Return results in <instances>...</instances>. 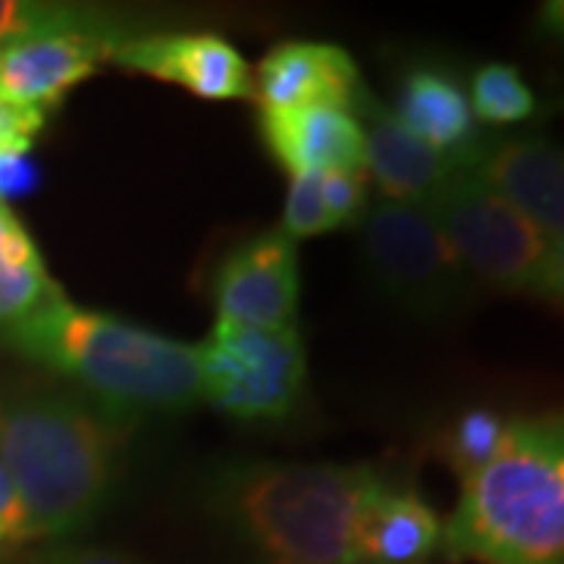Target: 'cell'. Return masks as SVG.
<instances>
[{"label": "cell", "mask_w": 564, "mask_h": 564, "mask_svg": "<svg viewBox=\"0 0 564 564\" xmlns=\"http://www.w3.org/2000/svg\"><path fill=\"white\" fill-rule=\"evenodd\" d=\"M361 88L358 66L343 47L323 41H282L258 63L254 101L261 104V110L311 104L351 110Z\"/></svg>", "instance_id": "obj_14"}, {"label": "cell", "mask_w": 564, "mask_h": 564, "mask_svg": "<svg viewBox=\"0 0 564 564\" xmlns=\"http://www.w3.org/2000/svg\"><path fill=\"white\" fill-rule=\"evenodd\" d=\"M474 282L508 295L549 299L555 245L467 166L430 207Z\"/></svg>", "instance_id": "obj_5"}, {"label": "cell", "mask_w": 564, "mask_h": 564, "mask_svg": "<svg viewBox=\"0 0 564 564\" xmlns=\"http://www.w3.org/2000/svg\"><path fill=\"white\" fill-rule=\"evenodd\" d=\"M383 480L367 464L236 462L207 499L236 533L282 564H358V527Z\"/></svg>", "instance_id": "obj_3"}, {"label": "cell", "mask_w": 564, "mask_h": 564, "mask_svg": "<svg viewBox=\"0 0 564 564\" xmlns=\"http://www.w3.org/2000/svg\"><path fill=\"white\" fill-rule=\"evenodd\" d=\"M540 29L543 35L564 44V0H549L540 10Z\"/></svg>", "instance_id": "obj_27"}, {"label": "cell", "mask_w": 564, "mask_h": 564, "mask_svg": "<svg viewBox=\"0 0 564 564\" xmlns=\"http://www.w3.org/2000/svg\"><path fill=\"white\" fill-rule=\"evenodd\" d=\"M467 170L530 220L549 242L564 245V148L545 135L484 139Z\"/></svg>", "instance_id": "obj_11"}, {"label": "cell", "mask_w": 564, "mask_h": 564, "mask_svg": "<svg viewBox=\"0 0 564 564\" xmlns=\"http://www.w3.org/2000/svg\"><path fill=\"white\" fill-rule=\"evenodd\" d=\"M122 426L79 392L47 383L0 389V458L32 540H69L104 511L117 480Z\"/></svg>", "instance_id": "obj_2"}, {"label": "cell", "mask_w": 564, "mask_h": 564, "mask_svg": "<svg viewBox=\"0 0 564 564\" xmlns=\"http://www.w3.org/2000/svg\"><path fill=\"white\" fill-rule=\"evenodd\" d=\"M443 543L436 511L414 489L383 486L358 527V564H423Z\"/></svg>", "instance_id": "obj_16"}, {"label": "cell", "mask_w": 564, "mask_h": 564, "mask_svg": "<svg viewBox=\"0 0 564 564\" xmlns=\"http://www.w3.org/2000/svg\"><path fill=\"white\" fill-rule=\"evenodd\" d=\"M392 113L408 132L462 166L470 163L486 139L474 120L464 82L440 61H414L404 66L395 82Z\"/></svg>", "instance_id": "obj_13"}, {"label": "cell", "mask_w": 564, "mask_h": 564, "mask_svg": "<svg viewBox=\"0 0 564 564\" xmlns=\"http://www.w3.org/2000/svg\"><path fill=\"white\" fill-rule=\"evenodd\" d=\"M508 426H511V421L502 417L499 411H492V408L464 411L440 433L436 452L462 477L464 484L474 474H480L486 464L499 455L505 436H508Z\"/></svg>", "instance_id": "obj_18"}, {"label": "cell", "mask_w": 564, "mask_h": 564, "mask_svg": "<svg viewBox=\"0 0 564 564\" xmlns=\"http://www.w3.org/2000/svg\"><path fill=\"white\" fill-rule=\"evenodd\" d=\"M470 110L474 120L489 126L524 122L536 113V95L511 63H484L470 76Z\"/></svg>", "instance_id": "obj_19"}, {"label": "cell", "mask_w": 564, "mask_h": 564, "mask_svg": "<svg viewBox=\"0 0 564 564\" xmlns=\"http://www.w3.org/2000/svg\"><path fill=\"white\" fill-rule=\"evenodd\" d=\"M361 226L364 263L386 302L417 317H440L470 299L477 282L430 210L383 198Z\"/></svg>", "instance_id": "obj_6"}, {"label": "cell", "mask_w": 564, "mask_h": 564, "mask_svg": "<svg viewBox=\"0 0 564 564\" xmlns=\"http://www.w3.org/2000/svg\"><path fill=\"white\" fill-rule=\"evenodd\" d=\"M61 3H39V0H0V44L17 35L39 29L57 13Z\"/></svg>", "instance_id": "obj_24"}, {"label": "cell", "mask_w": 564, "mask_h": 564, "mask_svg": "<svg viewBox=\"0 0 564 564\" xmlns=\"http://www.w3.org/2000/svg\"><path fill=\"white\" fill-rule=\"evenodd\" d=\"M20 540H32L29 533V518L20 502L17 484L7 470V464L0 458V543H20Z\"/></svg>", "instance_id": "obj_25"}, {"label": "cell", "mask_w": 564, "mask_h": 564, "mask_svg": "<svg viewBox=\"0 0 564 564\" xmlns=\"http://www.w3.org/2000/svg\"><path fill=\"white\" fill-rule=\"evenodd\" d=\"M0 339L95 404L117 426L182 414L202 402L198 345L141 329L117 314L54 302Z\"/></svg>", "instance_id": "obj_1"}, {"label": "cell", "mask_w": 564, "mask_h": 564, "mask_svg": "<svg viewBox=\"0 0 564 564\" xmlns=\"http://www.w3.org/2000/svg\"><path fill=\"white\" fill-rule=\"evenodd\" d=\"M132 35L101 7L61 3L39 29L0 44V95L47 117Z\"/></svg>", "instance_id": "obj_8"}, {"label": "cell", "mask_w": 564, "mask_h": 564, "mask_svg": "<svg viewBox=\"0 0 564 564\" xmlns=\"http://www.w3.org/2000/svg\"><path fill=\"white\" fill-rule=\"evenodd\" d=\"M66 299L47 273L39 245L10 204L0 202V333Z\"/></svg>", "instance_id": "obj_17"}, {"label": "cell", "mask_w": 564, "mask_h": 564, "mask_svg": "<svg viewBox=\"0 0 564 564\" xmlns=\"http://www.w3.org/2000/svg\"><path fill=\"white\" fill-rule=\"evenodd\" d=\"M39 185V170L29 163V154H0V202L25 195Z\"/></svg>", "instance_id": "obj_26"}, {"label": "cell", "mask_w": 564, "mask_h": 564, "mask_svg": "<svg viewBox=\"0 0 564 564\" xmlns=\"http://www.w3.org/2000/svg\"><path fill=\"white\" fill-rule=\"evenodd\" d=\"M549 302L564 307V245L555 248V258H552V292H549Z\"/></svg>", "instance_id": "obj_28"}, {"label": "cell", "mask_w": 564, "mask_h": 564, "mask_svg": "<svg viewBox=\"0 0 564 564\" xmlns=\"http://www.w3.org/2000/svg\"><path fill=\"white\" fill-rule=\"evenodd\" d=\"M280 229L295 245L302 242V239H314V236L329 232L326 207H323L321 173H302V176H292Z\"/></svg>", "instance_id": "obj_21"}, {"label": "cell", "mask_w": 564, "mask_h": 564, "mask_svg": "<svg viewBox=\"0 0 564 564\" xmlns=\"http://www.w3.org/2000/svg\"><path fill=\"white\" fill-rule=\"evenodd\" d=\"M443 545L452 562L564 564V408L511 421L499 455L462 484Z\"/></svg>", "instance_id": "obj_4"}, {"label": "cell", "mask_w": 564, "mask_h": 564, "mask_svg": "<svg viewBox=\"0 0 564 564\" xmlns=\"http://www.w3.org/2000/svg\"><path fill=\"white\" fill-rule=\"evenodd\" d=\"M210 295L217 323L282 333L299 317V248L270 229L232 248L214 273Z\"/></svg>", "instance_id": "obj_9"}, {"label": "cell", "mask_w": 564, "mask_h": 564, "mask_svg": "<svg viewBox=\"0 0 564 564\" xmlns=\"http://www.w3.org/2000/svg\"><path fill=\"white\" fill-rule=\"evenodd\" d=\"M370 176L364 170H336V173H321L323 207L329 229H351L361 226L367 210H370Z\"/></svg>", "instance_id": "obj_20"}, {"label": "cell", "mask_w": 564, "mask_h": 564, "mask_svg": "<svg viewBox=\"0 0 564 564\" xmlns=\"http://www.w3.org/2000/svg\"><path fill=\"white\" fill-rule=\"evenodd\" d=\"M44 129V113L0 95V154H29Z\"/></svg>", "instance_id": "obj_23"}, {"label": "cell", "mask_w": 564, "mask_h": 564, "mask_svg": "<svg viewBox=\"0 0 564 564\" xmlns=\"http://www.w3.org/2000/svg\"><path fill=\"white\" fill-rule=\"evenodd\" d=\"M261 135L289 176L364 170V132L351 110L333 104L261 110Z\"/></svg>", "instance_id": "obj_15"}, {"label": "cell", "mask_w": 564, "mask_h": 564, "mask_svg": "<svg viewBox=\"0 0 564 564\" xmlns=\"http://www.w3.org/2000/svg\"><path fill=\"white\" fill-rule=\"evenodd\" d=\"M110 61L151 79L173 82L207 101L254 98V76L245 57L210 32H154L132 35Z\"/></svg>", "instance_id": "obj_10"}, {"label": "cell", "mask_w": 564, "mask_h": 564, "mask_svg": "<svg viewBox=\"0 0 564 564\" xmlns=\"http://www.w3.org/2000/svg\"><path fill=\"white\" fill-rule=\"evenodd\" d=\"M202 399L248 423L285 421L302 404L307 358L299 329H248L217 323L198 345Z\"/></svg>", "instance_id": "obj_7"}, {"label": "cell", "mask_w": 564, "mask_h": 564, "mask_svg": "<svg viewBox=\"0 0 564 564\" xmlns=\"http://www.w3.org/2000/svg\"><path fill=\"white\" fill-rule=\"evenodd\" d=\"M351 113L364 132V173L383 188V198L389 202L430 210L448 188V182L464 170L462 163L408 132L395 120V113L367 88L358 91Z\"/></svg>", "instance_id": "obj_12"}, {"label": "cell", "mask_w": 564, "mask_h": 564, "mask_svg": "<svg viewBox=\"0 0 564 564\" xmlns=\"http://www.w3.org/2000/svg\"><path fill=\"white\" fill-rule=\"evenodd\" d=\"M273 564H282V562H273Z\"/></svg>", "instance_id": "obj_29"}, {"label": "cell", "mask_w": 564, "mask_h": 564, "mask_svg": "<svg viewBox=\"0 0 564 564\" xmlns=\"http://www.w3.org/2000/svg\"><path fill=\"white\" fill-rule=\"evenodd\" d=\"M35 564H148L139 555L122 552L117 545L82 543V540H54L35 555Z\"/></svg>", "instance_id": "obj_22"}]
</instances>
